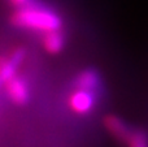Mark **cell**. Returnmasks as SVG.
<instances>
[{"label":"cell","mask_w":148,"mask_h":147,"mask_svg":"<svg viewBox=\"0 0 148 147\" xmlns=\"http://www.w3.org/2000/svg\"><path fill=\"white\" fill-rule=\"evenodd\" d=\"M96 93L83 89H75V91L69 96L70 109L78 115H88L90 112H92L96 106Z\"/></svg>","instance_id":"3"},{"label":"cell","mask_w":148,"mask_h":147,"mask_svg":"<svg viewBox=\"0 0 148 147\" xmlns=\"http://www.w3.org/2000/svg\"><path fill=\"white\" fill-rule=\"evenodd\" d=\"M105 129L108 130L110 135L117 141L118 143L125 146L127 143L129 138H130L131 133H133L134 128L129 124L127 121L122 119V117L117 116V115H108L104 119Z\"/></svg>","instance_id":"4"},{"label":"cell","mask_w":148,"mask_h":147,"mask_svg":"<svg viewBox=\"0 0 148 147\" xmlns=\"http://www.w3.org/2000/svg\"><path fill=\"white\" fill-rule=\"evenodd\" d=\"M42 44H43V48L48 54L57 55L64 49L65 44H66V38H65V34L62 33L61 29L51 30L47 31V33H43Z\"/></svg>","instance_id":"6"},{"label":"cell","mask_w":148,"mask_h":147,"mask_svg":"<svg viewBox=\"0 0 148 147\" xmlns=\"http://www.w3.org/2000/svg\"><path fill=\"white\" fill-rule=\"evenodd\" d=\"M125 147H148V134L146 130L134 128Z\"/></svg>","instance_id":"8"},{"label":"cell","mask_w":148,"mask_h":147,"mask_svg":"<svg viewBox=\"0 0 148 147\" xmlns=\"http://www.w3.org/2000/svg\"><path fill=\"white\" fill-rule=\"evenodd\" d=\"M26 56L25 48H16L8 57H0V89L17 74L20 65Z\"/></svg>","instance_id":"2"},{"label":"cell","mask_w":148,"mask_h":147,"mask_svg":"<svg viewBox=\"0 0 148 147\" xmlns=\"http://www.w3.org/2000/svg\"><path fill=\"white\" fill-rule=\"evenodd\" d=\"M8 1H9V4L12 5V7L21 8V7H23V5L29 4L30 1H33V0H8Z\"/></svg>","instance_id":"9"},{"label":"cell","mask_w":148,"mask_h":147,"mask_svg":"<svg viewBox=\"0 0 148 147\" xmlns=\"http://www.w3.org/2000/svg\"><path fill=\"white\" fill-rule=\"evenodd\" d=\"M100 86H101L100 74L92 68L82 70L75 77V89H83V90L96 93L100 89Z\"/></svg>","instance_id":"7"},{"label":"cell","mask_w":148,"mask_h":147,"mask_svg":"<svg viewBox=\"0 0 148 147\" xmlns=\"http://www.w3.org/2000/svg\"><path fill=\"white\" fill-rule=\"evenodd\" d=\"M10 22L16 27L39 33L62 29V18L59 13L42 4H34L33 1L16 8L10 16Z\"/></svg>","instance_id":"1"},{"label":"cell","mask_w":148,"mask_h":147,"mask_svg":"<svg viewBox=\"0 0 148 147\" xmlns=\"http://www.w3.org/2000/svg\"><path fill=\"white\" fill-rule=\"evenodd\" d=\"M9 99L17 106H25L30 102V87L22 77L17 74L4 85Z\"/></svg>","instance_id":"5"}]
</instances>
